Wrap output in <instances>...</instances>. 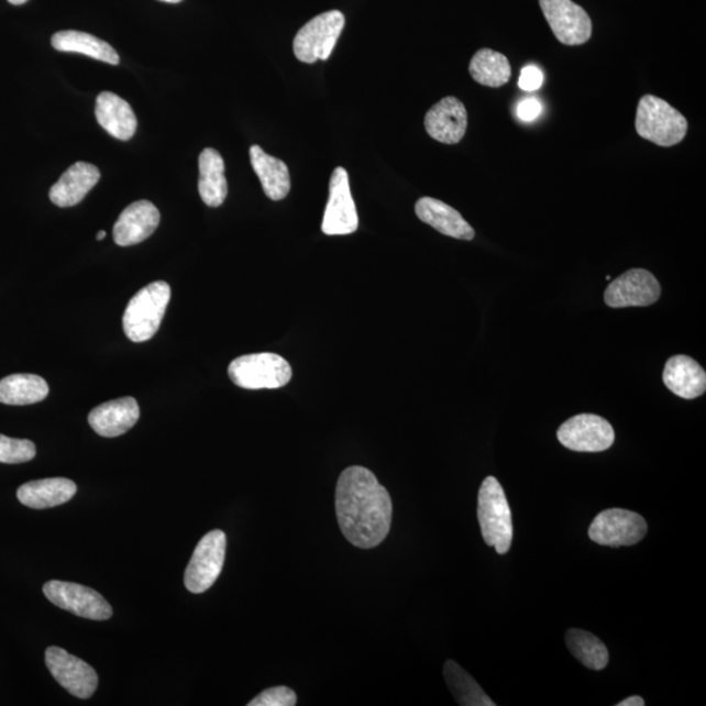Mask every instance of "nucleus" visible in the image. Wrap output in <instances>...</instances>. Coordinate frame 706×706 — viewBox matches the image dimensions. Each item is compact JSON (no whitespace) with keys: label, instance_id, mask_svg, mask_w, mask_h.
<instances>
[{"label":"nucleus","instance_id":"1","mask_svg":"<svg viewBox=\"0 0 706 706\" xmlns=\"http://www.w3.org/2000/svg\"><path fill=\"white\" fill-rule=\"evenodd\" d=\"M335 510L343 536L358 549H375L390 532L391 497L368 468L351 466L339 476Z\"/></svg>","mask_w":706,"mask_h":706},{"label":"nucleus","instance_id":"2","mask_svg":"<svg viewBox=\"0 0 706 706\" xmlns=\"http://www.w3.org/2000/svg\"><path fill=\"white\" fill-rule=\"evenodd\" d=\"M477 519L484 542L505 555L514 541V521L508 498L494 476L486 477L482 483L477 496Z\"/></svg>","mask_w":706,"mask_h":706},{"label":"nucleus","instance_id":"3","mask_svg":"<svg viewBox=\"0 0 706 706\" xmlns=\"http://www.w3.org/2000/svg\"><path fill=\"white\" fill-rule=\"evenodd\" d=\"M170 286L163 280L148 284L130 300L123 315L124 334L134 343L154 338L170 300Z\"/></svg>","mask_w":706,"mask_h":706},{"label":"nucleus","instance_id":"4","mask_svg":"<svg viewBox=\"0 0 706 706\" xmlns=\"http://www.w3.org/2000/svg\"><path fill=\"white\" fill-rule=\"evenodd\" d=\"M636 131L643 140L660 147H673L687 135L688 121L660 97L646 95L637 107Z\"/></svg>","mask_w":706,"mask_h":706},{"label":"nucleus","instance_id":"5","mask_svg":"<svg viewBox=\"0 0 706 706\" xmlns=\"http://www.w3.org/2000/svg\"><path fill=\"white\" fill-rule=\"evenodd\" d=\"M228 375L242 389H280L293 379V368L276 353H252L233 360Z\"/></svg>","mask_w":706,"mask_h":706},{"label":"nucleus","instance_id":"6","mask_svg":"<svg viewBox=\"0 0 706 706\" xmlns=\"http://www.w3.org/2000/svg\"><path fill=\"white\" fill-rule=\"evenodd\" d=\"M345 19L341 11H329L311 19L297 32L294 41L296 58L302 64L328 60L344 30Z\"/></svg>","mask_w":706,"mask_h":706},{"label":"nucleus","instance_id":"7","mask_svg":"<svg viewBox=\"0 0 706 706\" xmlns=\"http://www.w3.org/2000/svg\"><path fill=\"white\" fill-rule=\"evenodd\" d=\"M227 537L221 530L206 534L194 551L185 572V586L192 594H202L217 583L223 571Z\"/></svg>","mask_w":706,"mask_h":706},{"label":"nucleus","instance_id":"8","mask_svg":"<svg viewBox=\"0 0 706 706\" xmlns=\"http://www.w3.org/2000/svg\"><path fill=\"white\" fill-rule=\"evenodd\" d=\"M646 519L635 511L608 509L594 518L588 537L592 541L608 547L635 545L647 536Z\"/></svg>","mask_w":706,"mask_h":706},{"label":"nucleus","instance_id":"9","mask_svg":"<svg viewBox=\"0 0 706 706\" xmlns=\"http://www.w3.org/2000/svg\"><path fill=\"white\" fill-rule=\"evenodd\" d=\"M44 594L53 605L80 618L108 620L113 616L108 600L91 587L53 580L44 585Z\"/></svg>","mask_w":706,"mask_h":706},{"label":"nucleus","instance_id":"10","mask_svg":"<svg viewBox=\"0 0 706 706\" xmlns=\"http://www.w3.org/2000/svg\"><path fill=\"white\" fill-rule=\"evenodd\" d=\"M558 439L573 452L599 453L614 445L615 432L613 426L598 415L581 413L559 428Z\"/></svg>","mask_w":706,"mask_h":706},{"label":"nucleus","instance_id":"11","mask_svg":"<svg viewBox=\"0 0 706 706\" xmlns=\"http://www.w3.org/2000/svg\"><path fill=\"white\" fill-rule=\"evenodd\" d=\"M539 4L560 43L578 46L591 40L593 23L583 7L572 0H539Z\"/></svg>","mask_w":706,"mask_h":706},{"label":"nucleus","instance_id":"12","mask_svg":"<svg viewBox=\"0 0 706 706\" xmlns=\"http://www.w3.org/2000/svg\"><path fill=\"white\" fill-rule=\"evenodd\" d=\"M358 228V217L353 202L349 173L342 166L332 172L327 210L322 221V232L328 235H348Z\"/></svg>","mask_w":706,"mask_h":706},{"label":"nucleus","instance_id":"13","mask_svg":"<svg viewBox=\"0 0 706 706\" xmlns=\"http://www.w3.org/2000/svg\"><path fill=\"white\" fill-rule=\"evenodd\" d=\"M661 297V284L652 273L643 268L628 269L615 279L605 293V302L610 308L653 306Z\"/></svg>","mask_w":706,"mask_h":706},{"label":"nucleus","instance_id":"14","mask_svg":"<svg viewBox=\"0 0 706 706\" xmlns=\"http://www.w3.org/2000/svg\"><path fill=\"white\" fill-rule=\"evenodd\" d=\"M45 662L54 680L71 695L79 698L92 697L99 685V676L88 663L58 647L46 649Z\"/></svg>","mask_w":706,"mask_h":706},{"label":"nucleus","instance_id":"15","mask_svg":"<svg viewBox=\"0 0 706 706\" xmlns=\"http://www.w3.org/2000/svg\"><path fill=\"white\" fill-rule=\"evenodd\" d=\"M467 110L463 102L449 96L428 110L424 126L429 136L444 144H456L467 130Z\"/></svg>","mask_w":706,"mask_h":706},{"label":"nucleus","instance_id":"16","mask_svg":"<svg viewBox=\"0 0 706 706\" xmlns=\"http://www.w3.org/2000/svg\"><path fill=\"white\" fill-rule=\"evenodd\" d=\"M161 224V212L148 200L126 207L118 218L113 235L117 245L133 246L147 240Z\"/></svg>","mask_w":706,"mask_h":706},{"label":"nucleus","instance_id":"17","mask_svg":"<svg viewBox=\"0 0 706 706\" xmlns=\"http://www.w3.org/2000/svg\"><path fill=\"white\" fill-rule=\"evenodd\" d=\"M140 417L137 401L134 398L124 397L97 406L89 413L88 423L97 434L113 439L130 431Z\"/></svg>","mask_w":706,"mask_h":706},{"label":"nucleus","instance_id":"18","mask_svg":"<svg viewBox=\"0 0 706 706\" xmlns=\"http://www.w3.org/2000/svg\"><path fill=\"white\" fill-rule=\"evenodd\" d=\"M101 173L96 165L88 163H75L68 168L64 176L53 185L48 197L55 206L73 207L79 205L87 194L100 181Z\"/></svg>","mask_w":706,"mask_h":706},{"label":"nucleus","instance_id":"19","mask_svg":"<svg viewBox=\"0 0 706 706\" xmlns=\"http://www.w3.org/2000/svg\"><path fill=\"white\" fill-rule=\"evenodd\" d=\"M415 212L423 223L431 225L435 231L456 240L471 241L475 238L474 228L471 227L462 214L431 197L420 198L415 205Z\"/></svg>","mask_w":706,"mask_h":706},{"label":"nucleus","instance_id":"20","mask_svg":"<svg viewBox=\"0 0 706 706\" xmlns=\"http://www.w3.org/2000/svg\"><path fill=\"white\" fill-rule=\"evenodd\" d=\"M663 383L675 396L695 399L706 390V373L696 360L677 355L671 357L664 366Z\"/></svg>","mask_w":706,"mask_h":706},{"label":"nucleus","instance_id":"21","mask_svg":"<svg viewBox=\"0 0 706 706\" xmlns=\"http://www.w3.org/2000/svg\"><path fill=\"white\" fill-rule=\"evenodd\" d=\"M96 118L100 126L118 141L126 142L135 135L137 121L130 103L112 92L97 97Z\"/></svg>","mask_w":706,"mask_h":706},{"label":"nucleus","instance_id":"22","mask_svg":"<svg viewBox=\"0 0 706 706\" xmlns=\"http://www.w3.org/2000/svg\"><path fill=\"white\" fill-rule=\"evenodd\" d=\"M76 484L66 477L33 481L18 489L19 501L32 509H47L70 501L75 496Z\"/></svg>","mask_w":706,"mask_h":706},{"label":"nucleus","instance_id":"23","mask_svg":"<svg viewBox=\"0 0 706 706\" xmlns=\"http://www.w3.org/2000/svg\"><path fill=\"white\" fill-rule=\"evenodd\" d=\"M255 175L258 176L263 191L266 196L278 202L286 198L290 191V176L286 163L269 156L260 145L254 144L249 151Z\"/></svg>","mask_w":706,"mask_h":706},{"label":"nucleus","instance_id":"24","mask_svg":"<svg viewBox=\"0 0 706 706\" xmlns=\"http://www.w3.org/2000/svg\"><path fill=\"white\" fill-rule=\"evenodd\" d=\"M199 196L205 205L220 207L228 196L225 164L217 150L206 148L199 156Z\"/></svg>","mask_w":706,"mask_h":706},{"label":"nucleus","instance_id":"25","mask_svg":"<svg viewBox=\"0 0 706 706\" xmlns=\"http://www.w3.org/2000/svg\"><path fill=\"white\" fill-rule=\"evenodd\" d=\"M52 45L58 52L79 53L114 66L120 64V55L114 48L89 33L62 31L54 34Z\"/></svg>","mask_w":706,"mask_h":706},{"label":"nucleus","instance_id":"26","mask_svg":"<svg viewBox=\"0 0 706 706\" xmlns=\"http://www.w3.org/2000/svg\"><path fill=\"white\" fill-rule=\"evenodd\" d=\"M48 396V385L36 375H11L0 380V404L26 406L38 404Z\"/></svg>","mask_w":706,"mask_h":706},{"label":"nucleus","instance_id":"27","mask_svg":"<svg viewBox=\"0 0 706 706\" xmlns=\"http://www.w3.org/2000/svg\"><path fill=\"white\" fill-rule=\"evenodd\" d=\"M470 75L484 87L498 88L507 85L511 76V67L504 54L482 48L470 62Z\"/></svg>","mask_w":706,"mask_h":706},{"label":"nucleus","instance_id":"28","mask_svg":"<svg viewBox=\"0 0 706 706\" xmlns=\"http://www.w3.org/2000/svg\"><path fill=\"white\" fill-rule=\"evenodd\" d=\"M444 676L450 692L455 702L463 706H495L496 704L484 694L481 685L474 677L466 673L459 663L448 661L444 666Z\"/></svg>","mask_w":706,"mask_h":706},{"label":"nucleus","instance_id":"29","mask_svg":"<svg viewBox=\"0 0 706 706\" xmlns=\"http://www.w3.org/2000/svg\"><path fill=\"white\" fill-rule=\"evenodd\" d=\"M566 646L571 653L576 657L585 668L591 670H604L607 668L608 650L604 642L597 636L591 632L581 631V629H570L566 637Z\"/></svg>","mask_w":706,"mask_h":706},{"label":"nucleus","instance_id":"30","mask_svg":"<svg viewBox=\"0 0 706 706\" xmlns=\"http://www.w3.org/2000/svg\"><path fill=\"white\" fill-rule=\"evenodd\" d=\"M36 453V445L32 441L11 439L0 434V463L18 465V463L32 461Z\"/></svg>","mask_w":706,"mask_h":706},{"label":"nucleus","instance_id":"31","mask_svg":"<svg viewBox=\"0 0 706 706\" xmlns=\"http://www.w3.org/2000/svg\"><path fill=\"white\" fill-rule=\"evenodd\" d=\"M297 704V696L294 690L284 687L268 688L263 691L261 695L254 698L249 706H295Z\"/></svg>","mask_w":706,"mask_h":706},{"label":"nucleus","instance_id":"32","mask_svg":"<svg viewBox=\"0 0 706 706\" xmlns=\"http://www.w3.org/2000/svg\"><path fill=\"white\" fill-rule=\"evenodd\" d=\"M543 81V73L536 66H528L523 68L521 76H519L518 87L523 91L532 92L541 88Z\"/></svg>","mask_w":706,"mask_h":706},{"label":"nucleus","instance_id":"33","mask_svg":"<svg viewBox=\"0 0 706 706\" xmlns=\"http://www.w3.org/2000/svg\"><path fill=\"white\" fill-rule=\"evenodd\" d=\"M542 113V103L537 99H526L519 102L517 114L525 122L534 121Z\"/></svg>","mask_w":706,"mask_h":706},{"label":"nucleus","instance_id":"34","mask_svg":"<svg viewBox=\"0 0 706 706\" xmlns=\"http://www.w3.org/2000/svg\"><path fill=\"white\" fill-rule=\"evenodd\" d=\"M646 702L640 696H631L618 704V706H643Z\"/></svg>","mask_w":706,"mask_h":706},{"label":"nucleus","instance_id":"35","mask_svg":"<svg viewBox=\"0 0 706 706\" xmlns=\"http://www.w3.org/2000/svg\"><path fill=\"white\" fill-rule=\"evenodd\" d=\"M106 238H107V232L106 231H101V232L97 233V235H96V240L97 241H102Z\"/></svg>","mask_w":706,"mask_h":706},{"label":"nucleus","instance_id":"36","mask_svg":"<svg viewBox=\"0 0 706 706\" xmlns=\"http://www.w3.org/2000/svg\"><path fill=\"white\" fill-rule=\"evenodd\" d=\"M9 2L13 5H22L27 2V0H9Z\"/></svg>","mask_w":706,"mask_h":706},{"label":"nucleus","instance_id":"37","mask_svg":"<svg viewBox=\"0 0 706 706\" xmlns=\"http://www.w3.org/2000/svg\"><path fill=\"white\" fill-rule=\"evenodd\" d=\"M161 2H165V3H173V4H175V3L183 2V0H161Z\"/></svg>","mask_w":706,"mask_h":706}]
</instances>
